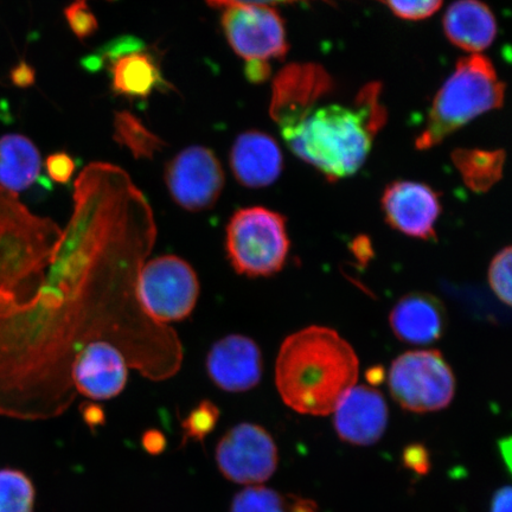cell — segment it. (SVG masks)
Masks as SVG:
<instances>
[{
    "label": "cell",
    "mask_w": 512,
    "mask_h": 512,
    "mask_svg": "<svg viewBox=\"0 0 512 512\" xmlns=\"http://www.w3.org/2000/svg\"><path fill=\"white\" fill-rule=\"evenodd\" d=\"M157 240L149 201L117 165L76 179L74 210L27 297L0 300V414L50 419L72 405V369L88 344L108 342L152 381L181 369L176 332L139 303V272Z\"/></svg>",
    "instance_id": "1"
},
{
    "label": "cell",
    "mask_w": 512,
    "mask_h": 512,
    "mask_svg": "<svg viewBox=\"0 0 512 512\" xmlns=\"http://www.w3.org/2000/svg\"><path fill=\"white\" fill-rule=\"evenodd\" d=\"M323 96L272 118L288 149L335 182L355 175L366 163L386 113L377 85L364 88L355 106H317Z\"/></svg>",
    "instance_id": "2"
},
{
    "label": "cell",
    "mask_w": 512,
    "mask_h": 512,
    "mask_svg": "<svg viewBox=\"0 0 512 512\" xmlns=\"http://www.w3.org/2000/svg\"><path fill=\"white\" fill-rule=\"evenodd\" d=\"M360 362L354 348L326 326L312 325L288 336L275 363V384L285 405L300 414L334 413L357 384Z\"/></svg>",
    "instance_id": "3"
},
{
    "label": "cell",
    "mask_w": 512,
    "mask_h": 512,
    "mask_svg": "<svg viewBox=\"0 0 512 512\" xmlns=\"http://www.w3.org/2000/svg\"><path fill=\"white\" fill-rule=\"evenodd\" d=\"M505 86L494 64L482 55H471L456 69L435 95L427 123L415 140L416 149L430 150L480 115L504 104Z\"/></svg>",
    "instance_id": "4"
},
{
    "label": "cell",
    "mask_w": 512,
    "mask_h": 512,
    "mask_svg": "<svg viewBox=\"0 0 512 512\" xmlns=\"http://www.w3.org/2000/svg\"><path fill=\"white\" fill-rule=\"evenodd\" d=\"M62 229L0 187V298L14 296L48 265Z\"/></svg>",
    "instance_id": "5"
},
{
    "label": "cell",
    "mask_w": 512,
    "mask_h": 512,
    "mask_svg": "<svg viewBox=\"0 0 512 512\" xmlns=\"http://www.w3.org/2000/svg\"><path fill=\"white\" fill-rule=\"evenodd\" d=\"M226 251L240 275L261 278L279 273L290 252L285 217L264 207L235 211L227 224Z\"/></svg>",
    "instance_id": "6"
},
{
    "label": "cell",
    "mask_w": 512,
    "mask_h": 512,
    "mask_svg": "<svg viewBox=\"0 0 512 512\" xmlns=\"http://www.w3.org/2000/svg\"><path fill=\"white\" fill-rule=\"evenodd\" d=\"M390 394L408 412H438L450 406L456 394V377L438 350H416L392 363Z\"/></svg>",
    "instance_id": "7"
},
{
    "label": "cell",
    "mask_w": 512,
    "mask_h": 512,
    "mask_svg": "<svg viewBox=\"0 0 512 512\" xmlns=\"http://www.w3.org/2000/svg\"><path fill=\"white\" fill-rule=\"evenodd\" d=\"M200 291L194 268L176 255L146 261L139 272V303L146 315L158 324L187 319L195 310Z\"/></svg>",
    "instance_id": "8"
},
{
    "label": "cell",
    "mask_w": 512,
    "mask_h": 512,
    "mask_svg": "<svg viewBox=\"0 0 512 512\" xmlns=\"http://www.w3.org/2000/svg\"><path fill=\"white\" fill-rule=\"evenodd\" d=\"M217 467L230 482L256 485L277 471L279 453L264 427L243 422L223 435L215 451Z\"/></svg>",
    "instance_id": "9"
},
{
    "label": "cell",
    "mask_w": 512,
    "mask_h": 512,
    "mask_svg": "<svg viewBox=\"0 0 512 512\" xmlns=\"http://www.w3.org/2000/svg\"><path fill=\"white\" fill-rule=\"evenodd\" d=\"M221 23L230 47L247 62L280 60L287 54L283 18L271 6H232Z\"/></svg>",
    "instance_id": "10"
},
{
    "label": "cell",
    "mask_w": 512,
    "mask_h": 512,
    "mask_svg": "<svg viewBox=\"0 0 512 512\" xmlns=\"http://www.w3.org/2000/svg\"><path fill=\"white\" fill-rule=\"evenodd\" d=\"M165 183L177 206L198 213L213 208L219 201L224 172L213 151L191 146L166 165Z\"/></svg>",
    "instance_id": "11"
},
{
    "label": "cell",
    "mask_w": 512,
    "mask_h": 512,
    "mask_svg": "<svg viewBox=\"0 0 512 512\" xmlns=\"http://www.w3.org/2000/svg\"><path fill=\"white\" fill-rule=\"evenodd\" d=\"M384 217L390 227L409 238L435 240V226L441 214L438 192L430 185L396 181L384 190L381 200Z\"/></svg>",
    "instance_id": "12"
},
{
    "label": "cell",
    "mask_w": 512,
    "mask_h": 512,
    "mask_svg": "<svg viewBox=\"0 0 512 512\" xmlns=\"http://www.w3.org/2000/svg\"><path fill=\"white\" fill-rule=\"evenodd\" d=\"M262 370L259 345L247 336L223 337L208 352V375L224 392L243 393L255 388L261 381Z\"/></svg>",
    "instance_id": "13"
},
{
    "label": "cell",
    "mask_w": 512,
    "mask_h": 512,
    "mask_svg": "<svg viewBox=\"0 0 512 512\" xmlns=\"http://www.w3.org/2000/svg\"><path fill=\"white\" fill-rule=\"evenodd\" d=\"M128 363L115 345L108 342L88 344L80 352L72 369L76 393L92 400H111L123 393L128 380Z\"/></svg>",
    "instance_id": "14"
},
{
    "label": "cell",
    "mask_w": 512,
    "mask_h": 512,
    "mask_svg": "<svg viewBox=\"0 0 512 512\" xmlns=\"http://www.w3.org/2000/svg\"><path fill=\"white\" fill-rule=\"evenodd\" d=\"M334 415L338 437L355 446L376 444L386 432L389 419L384 396L368 386H355L345 393Z\"/></svg>",
    "instance_id": "15"
},
{
    "label": "cell",
    "mask_w": 512,
    "mask_h": 512,
    "mask_svg": "<svg viewBox=\"0 0 512 512\" xmlns=\"http://www.w3.org/2000/svg\"><path fill=\"white\" fill-rule=\"evenodd\" d=\"M230 168L243 187L266 188L280 177L284 158L275 140L266 133L249 131L240 134L230 151Z\"/></svg>",
    "instance_id": "16"
},
{
    "label": "cell",
    "mask_w": 512,
    "mask_h": 512,
    "mask_svg": "<svg viewBox=\"0 0 512 512\" xmlns=\"http://www.w3.org/2000/svg\"><path fill=\"white\" fill-rule=\"evenodd\" d=\"M389 325L401 342L414 345L432 344L445 334V306L430 293L406 294L390 311Z\"/></svg>",
    "instance_id": "17"
},
{
    "label": "cell",
    "mask_w": 512,
    "mask_h": 512,
    "mask_svg": "<svg viewBox=\"0 0 512 512\" xmlns=\"http://www.w3.org/2000/svg\"><path fill=\"white\" fill-rule=\"evenodd\" d=\"M444 30L454 46L480 55L494 43L497 22L489 6L480 0H457L446 11Z\"/></svg>",
    "instance_id": "18"
},
{
    "label": "cell",
    "mask_w": 512,
    "mask_h": 512,
    "mask_svg": "<svg viewBox=\"0 0 512 512\" xmlns=\"http://www.w3.org/2000/svg\"><path fill=\"white\" fill-rule=\"evenodd\" d=\"M110 74L112 91L126 98L145 99L155 89L164 91L170 88L156 57L145 50L111 62Z\"/></svg>",
    "instance_id": "19"
},
{
    "label": "cell",
    "mask_w": 512,
    "mask_h": 512,
    "mask_svg": "<svg viewBox=\"0 0 512 512\" xmlns=\"http://www.w3.org/2000/svg\"><path fill=\"white\" fill-rule=\"evenodd\" d=\"M41 170V153L29 138L21 134L0 138V187L18 195L37 181Z\"/></svg>",
    "instance_id": "20"
},
{
    "label": "cell",
    "mask_w": 512,
    "mask_h": 512,
    "mask_svg": "<svg viewBox=\"0 0 512 512\" xmlns=\"http://www.w3.org/2000/svg\"><path fill=\"white\" fill-rule=\"evenodd\" d=\"M505 155L503 151L458 150L453 163L472 191L486 192L501 181Z\"/></svg>",
    "instance_id": "21"
},
{
    "label": "cell",
    "mask_w": 512,
    "mask_h": 512,
    "mask_svg": "<svg viewBox=\"0 0 512 512\" xmlns=\"http://www.w3.org/2000/svg\"><path fill=\"white\" fill-rule=\"evenodd\" d=\"M113 126L115 142L127 147L137 159H152L168 146L130 112L115 113Z\"/></svg>",
    "instance_id": "22"
},
{
    "label": "cell",
    "mask_w": 512,
    "mask_h": 512,
    "mask_svg": "<svg viewBox=\"0 0 512 512\" xmlns=\"http://www.w3.org/2000/svg\"><path fill=\"white\" fill-rule=\"evenodd\" d=\"M36 490L21 470H0V512H34Z\"/></svg>",
    "instance_id": "23"
},
{
    "label": "cell",
    "mask_w": 512,
    "mask_h": 512,
    "mask_svg": "<svg viewBox=\"0 0 512 512\" xmlns=\"http://www.w3.org/2000/svg\"><path fill=\"white\" fill-rule=\"evenodd\" d=\"M298 497L252 485L235 495L230 512H297Z\"/></svg>",
    "instance_id": "24"
},
{
    "label": "cell",
    "mask_w": 512,
    "mask_h": 512,
    "mask_svg": "<svg viewBox=\"0 0 512 512\" xmlns=\"http://www.w3.org/2000/svg\"><path fill=\"white\" fill-rule=\"evenodd\" d=\"M220 420V408L213 401L203 400L192 408L187 418L182 421V446L188 441L204 443L208 435L215 430Z\"/></svg>",
    "instance_id": "25"
},
{
    "label": "cell",
    "mask_w": 512,
    "mask_h": 512,
    "mask_svg": "<svg viewBox=\"0 0 512 512\" xmlns=\"http://www.w3.org/2000/svg\"><path fill=\"white\" fill-rule=\"evenodd\" d=\"M146 50L143 40L139 37L132 35L120 36L113 38L112 41L107 42L104 46L100 47L95 53L88 55L81 61V66L87 72L95 73L105 66V63H111L120 57L138 53V51Z\"/></svg>",
    "instance_id": "26"
},
{
    "label": "cell",
    "mask_w": 512,
    "mask_h": 512,
    "mask_svg": "<svg viewBox=\"0 0 512 512\" xmlns=\"http://www.w3.org/2000/svg\"><path fill=\"white\" fill-rule=\"evenodd\" d=\"M511 247L501 249L489 267V284L496 297L511 305Z\"/></svg>",
    "instance_id": "27"
},
{
    "label": "cell",
    "mask_w": 512,
    "mask_h": 512,
    "mask_svg": "<svg viewBox=\"0 0 512 512\" xmlns=\"http://www.w3.org/2000/svg\"><path fill=\"white\" fill-rule=\"evenodd\" d=\"M64 16L67 18L70 29L79 40L91 37L99 28L98 19L89 8L88 0H74L64 10Z\"/></svg>",
    "instance_id": "28"
},
{
    "label": "cell",
    "mask_w": 512,
    "mask_h": 512,
    "mask_svg": "<svg viewBox=\"0 0 512 512\" xmlns=\"http://www.w3.org/2000/svg\"><path fill=\"white\" fill-rule=\"evenodd\" d=\"M389 9L406 21H422L437 12L444 0H386Z\"/></svg>",
    "instance_id": "29"
},
{
    "label": "cell",
    "mask_w": 512,
    "mask_h": 512,
    "mask_svg": "<svg viewBox=\"0 0 512 512\" xmlns=\"http://www.w3.org/2000/svg\"><path fill=\"white\" fill-rule=\"evenodd\" d=\"M46 168L51 181L67 184L76 170L75 160L66 152H57L48 157Z\"/></svg>",
    "instance_id": "30"
},
{
    "label": "cell",
    "mask_w": 512,
    "mask_h": 512,
    "mask_svg": "<svg viewBox=\"0 0 512 512\" xmlns=\"http://www.w3.org/2000/svg\"><path fill=\"white\" fill-rule=\"evenodd\" d=\"M403 463L420 475H426L430 471V456L426 448L421 445L408 446L403 452Z\"/></svg>",
    "instance_id": "31"
},
{
    "label": "cell",
    "mask_w": 512,
    "mask_h": 512,
    "mask_svg": "<svg viewBox=\"0 0 512 512\" xmlns=\"http://www.w3.org/2000/svg\"><path fill=\"white\" fill-rule=\"evenodd\" d=\"M80 413L82 420L85 421L87 427L91 428L93 432L106 424L105 409L98 403L83 402L80 405Z\"/></svg>",
    "instance_id": "32"
},
{
    "label": "cell",
    "mask_w": 512,
    "mask_h": 512,
    "mask_svg": "<svg viewBox=\"0 0 512 512\" xmlns=\"http://www.w3.org/2000/svg\"><path fill=\"white\" fill-rule=\"evenodd\" d=\"M142 445L144 450L151 454V456H159V454L165 451L168 441H166L165 435L162 432L156 430V428H151V430L144 432Z\"/></svg>",
    "instance_id": "33"
},
{
    "label": "cell",
    "mask_w": 512,
    "mask_h": 512,
    "mask_svg": "<svg viewBox=\"0 0 512 512\" xmlns=\"http://www.w3.org/2000/svg\"><path fill=\"white\" fill-rule=\"evenodd\" d=\"M305 2V0H207V3L213 8H232V6L242 5H261L272 6L278 4Z\"/></svg>",
    "instance_id": "34"
},
{
    "label": "cell",
    "mask_w": 512,
    "mask_h": 512,
    "mask_svg": "<svg viewBox=\"0 0 512 512\" xmlns=\"http://www.w3.org/2000/svg\"><path fill=\"white\" fill-rule=\"evenodd\" d=\"M245 75L249 82L262 83L271 75L270 63L264 61H248L245 68Z\"/></svg>",
    "instance_id": "35"
},
{
    "label": "cell",
    "mask_w": 512,
    "mask_h": 512,
    "mask_svg": "<svg viewBox=\"0 0 512 512\" xmlns=\"http://www.w3.org/2000/svg\"><path fill=\"white\" fill-rule=\"evenodd\" d=\"M11 80L18 87H29L35 82V72L28 63L21 62L11 72Z\"/></svg>",
    "instance_id": "36"
},
{
    "label": "cell",
    "mask_w": 512,
    "mask_h": 512,
    "mask_svg": "<svg viewBox=\"0 0 512 512\" xmlns=\"http://www.w3.org/2000/svg\"><path fill=\"white\" fill-rule=\"evenodd\" d=\"M511 488L505 486L492 499L491 512H511Z\"/></svg>",
    "instance_id": "37"
},
{
    "label": "cell",
    "mask_w": 512,
    "mask_h": 512,
    "mask_svg": "<svg viewBox=\"0 0 512 512\" xmlns=\"http://www.w3.org/2000/svg\"><path fill=\"white\" fill-rule=\"evenodd\" d=\"M110 2H115V0H110Z\"/></svg>",
    "instance_id": "38"
}]
</instances>
